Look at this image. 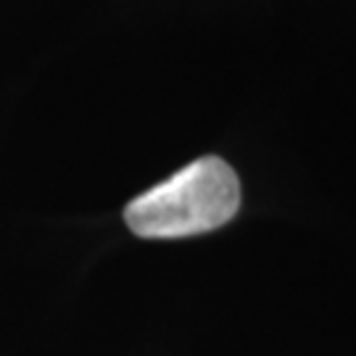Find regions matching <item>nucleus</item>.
Segmentation results:
<instances>
[{"label": "nucleus", "instance_id": "f257e3e1", "mask_svg": "<svg viewBox=\"0 0 356 356\" xmlns=\"http://www.w3.org/2000/svg\"><path fill=\"white\" fill-rule=\"evenodd\" d=\"M238 209V175L227 161L204 156L132 198L124 222L140 238H188L227 225Z\"/></svg>", "mask_w": 356, "mask_h": 356}]
</instances>
